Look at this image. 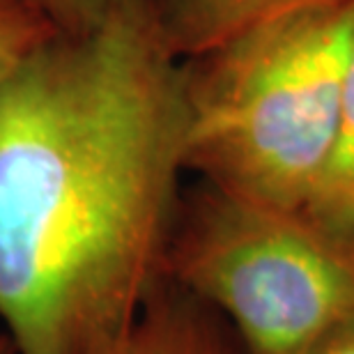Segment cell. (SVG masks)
<instances>
[{
    "mask_svg": "<svg viewBox=\"0 0 354 354\" xmlns=\"http://www.w3.org/2000/svg\"><path fill=\"white\" fill-rule=\"evenodd\" d=\"M92 354H246L228 320L166 279L122 334Z\"/></svg>",
    "mask_w": 354,
    "mask_h": 354,
    "instance_id": "obj_4",
    "label": "cell"
},
{
    "mask_svg": "<svg viewBox=\"0 0 354 354\" xmlns=\"http://www.w3.org/2000/svg\"><path fill=\"white\" fill-rule=\"evenodd\" d=\"M301 354H354V317L336 324Z\"/></svg>",
    "mask_w": 354,
    "mask_h": 354,
    "instance_id": "obj_9",
    "label": "cell"
},
{
    "mask_svg": "<svg viewBox=\"0 0 354 354\" xmlns=\"http://www.w3.org/2000/svg\"><path fill=\"white\" fill-rule=\"evenodd\" d=\"M304 214L329 235L354 246V19L338 99L334 147Z\"/></svg>",
    "mask_w": 354,
    "mask_h": 354,
    "instance_id": "obj_6",
    "label": "cell"
},
{
    "mask_svg": "<svg viewBox=\"0 0 354 354\" xmlns=\"http://www.w3.org/2000/svg\"><path fill=\"white\" fill-rule=\"evenodd\" d=\"M0 354H17V350H14L12 338L7 336L5 331H0Z\"/></svg>",
    "mask_w": 354,
    "mask_h": 354,
    "instance_id": "obj_10",
    "label": "cell"
},
{
    "mask_svg": "<svg viewBox=\"0 0 354 354\" xmlns=\"http://www.w3.org/2000/svg\"><path fill=\"white\" fill-rule=\"evenodd\" d=\"M354 0L267 21L184 62L187 173L304 212L336 136Z\"/></svg>",
    "mask_w": 354,
    "mask_h": 354,
    "instance_id": "obj_2",
    "label": "cell"
},
{
    "mask_svg": "<svg viewBox=\"0 0 354 354\" xmlns=\"http://www.w3.org/2000/svg\"><path fill=\"white\" fill-rule=\"evenodd\" d=\"M166 276L218 310L246 354H301L354 317V246L201 180L182 194Z\"/></svg>",
    "mask_w": 354,
    "mask_h": 354,
    "instance_id": "obj_3",
    "label": "cell"
},
{
    "mask_svg": "<svg viewBox=\"0 0 354 354\" xmlns=\"http://www.w3.org/2000/svg\"><path fill=\"white\" fill-rule=\"evenodd\" d=\"M28 0H0V83L24 55L51 35Z\"/></svg>",
    "mask_w": 354,
    "mask_h": 354,
    "instance_id": "obj_7",
    "label": "cell"
},
{
    "mask_svg": "<svg viewBox=\"0 0 354 354\" xmlns=\"http://www.w3.org/2000/svg\"><path fill=\"white\" fill-rule=\"evenodd\" d=\"M184 62L145 0L51 32L0 83V320L92 354L164 283L187 173Z\"/></svg>",
    "mask_w": 354,
    "mask_h": 354,
    "instance_id": "obj_1",
    "label": "cell"
},
{
    "mask_svg": "<svg viewBox=\"0 0 354 354\" xmlns=\"http://www.w3.org/2000/svg\"><path fill=\"white\" fill-rule=\"evenodd\" d=\"M53 32H83L104 17L111 0H28Z\"/></svg>",
    "mask_w": 354,
    "mask_h": 354,
    "instance_id": "obj_8",
    "label": "cell"
},
{
    "mask_svg": "<svg viewBox=\"0 0 354 354\" xmlns=\"http://www.w3.org/2000/svg\"><path fill=\"white\" fill-rule=\"evenodd\" d=\"M180 60L205 55L267 21L352 0H145Z\"/></svg>",
    "mask_w": 354,
    "mask_h": 354,
    "instance_id": "obj_5",
    "label": "cell"
}]
</instances>
